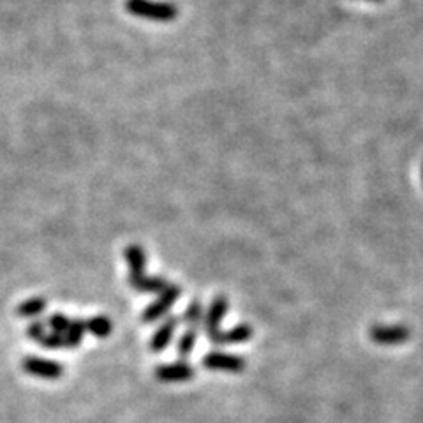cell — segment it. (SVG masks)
I'll use <instances>...</instances> for the list:
<instances>
[{
    "mask_svg": "<svg viewBox=\"0 0 423 423\" xmlns=\"http://www.w3.org/2000/svg\"><path fill=\"white\" fill-rule=\"evenodd\" d=\"M228 309H229V302L228 298H224V296H217V298L212 302L210 309H208V312L203 316L204 331H207L208 338H210L214 333H217L219 324H221V321L224 319V316L228 314Z\"/></svg>",
    "mask_w": 423,
    "mask_h": 423,
    "instance_id": "obj_7",
    "label": "cell"
},
{
    "mask_svg": "<svg viewBox=\"0 0 423 423\" xmlns=\"http://www.w3.org/2000/svg\"><path fill=\"white\" fill-rule=\"evenodd\" d=\"M178 298H180V288L178 286L169 284L168 288L159 295V298L145 309L141 319H143L145 323H155V321L161 319V317H164L166 314H168V310L175 305Z\"/></svg>",
    "mask_w": 423,
    "mask_h": 423,
    "instance_id": "obj_2",
    "label": "cell"
},
{
    "mask_svg": "<svg viewBox=\"0 0 423 423\" xmlns=\"http://www.w3.org/2000/svg\"><path fill=\"white\" fill-rule=\"evenodd\" d=\"M203 307H201L200 302H194L190 303L189 307H187V310L183 312L182 319L185 321L187 324H190V326H196V324L201 323V319H203Z\"/></svg>",
    "mask_w": 423,
    "mask_h": 423,
    "instance_id": "obj_16",
    "label": "cell"
},
{
    "mask_svg": "<svg viewBox=\"0 0 423 423\" xmlns=\"http://www.w3.org/2000/svg\"><path fill=\"white\" fill-rule=\"evenodd\" d=\"M374 2H379V0H374Z\"/></svg>",
    "mask_w": 423,
    "mask_h": 423,
    "instance_id": "obj_20",
    "label": "cell"
},
{
    "mask_svg": "<svg viewBox=\"0 0 423 423\" xmlns=\"http://www.w3.org/2000/svg\"><path fill=\"white\" fill-rule=\"evenodd\" d=\"M370 337L376 344L381 345H395L402 344L407 341L409 330L402 324H391V326H384V324H376L370 330Z\"/></svg>",
    "mask_w": 423,
    "mask_h": 423,
    "instance_id": "obj_4",
    "label": "cell"
},
{
    "mask_svg": "<svg viewBox=\"0 0 423 423\" xmlns=\"http://www.w3.org/2000/svg\"><path fill=\"white\" fill-rule=\"evenodd\" d=\"M194 376V369L187 362H175L168 365H159L155 369V377L162 383H180L189 381Z\"/></svg>",
    "mask_w": 423,
    "mask_h": 423,
    "instance_id": "obj_6",
    "label": "cell"
},
{
    "mask_svg": "<svg viewBox=\"0 0 423 423\" xmlns=\"http://www.w3.org/2000/svg\"><path fill=\"white\" fill-rule=\"evenodd\" d=\"M27 335L35 342H41V338L46 335V324L42 321H34L32 324H28Z\"/></svg>",
    "mask_w": 423,
    "mask_h": 423,
    "instance_id": "obj_19",
    "label": "cell"
},
{
    "mask_svg": "<svg viewBox=\"0 0 423 423\" xmlns=\"http://www.w3.org/2000/svg\"><path fill=\"white\" fill-rule=\"evenodd\" d=\"M196 338H197V333L192 330V328H190V330H187L185 333H183L182 337H180L178 345H176V349H178L180 358H187V356H189L190 352H192L194 345H196Z\"/></svg>",
    "mask_w": 423,
    "mask_h": 423,
    "instance_id": "obj_15",
    "label": "cell"
},
{
    "mask_svg": "<svg viewBox=\"0 0 423 423\" xmlns=\"http://www.w3.org/2000/svg\"><path fill=\"white\" fill-rule=\"evenodd\" d=\"M111 328H113L111 321H109L106 316H94L88 321H85V330L90 331L92 335H95V337L99 338L108 337V335L111 333Z\"/></svg>",
    "mask_w": 423,
    "mask_h": 423,
    "instance_id": "obj_12",
    "label": "cell"
},
{
    "mask_svg": "<svg viewBox=\"0 0 423 423\" xmlns=\"http://www.w3.org/2000/svg\"><path fill=\"white\" fill-rule=\"evenodd\" d=\"M69 323H70V321L67 319L63 314H53V316L48 319V326L51 328L53 333H59V335L66 333Z\"/></svg>",
    "mask_w": 423,
    "mask_h": 423,
    "instance_id": "obj_17",
    "label": "cell"
},
{
    "mask_svg": "<svg viewBox=\"0 0 423 423\" xmlns=\"http://www.w3.org/2000/svg\"><path fill=\"white\" fill-rule=\"evenodd\" d=\"M83 333H85V321H80V319L70 321L66 333H63L66 348H78V345L81 344V341H83Z\"/></svg>",
    "mask_w": 423,
    "mask_h": 423,
    "instance_id": "obj_13",
    "label": "cell"
},
{
    "mask_svg": "<svg viewBox=\"0 0 423 423\" xmlns=\"http://www.w3.org/2000/svg\"><path fill=\"white\" fill-rule=\"evenodd\" d=\"M252 337V328L249 324L242 323L236 324L235 328L228 331H221L219 330L217 333L212 335L208 341L214 342V344H242V342H247L249 338Z\"/></svg>",
    "mask_w": 423,
    "mask_h": 423,
    "instance_id": "obj_8",
    "label": "cell"
},
{
    "mask_svg": "<svg viewBox=\"0 0 423 423\" xmlns=\"http://www.w3.org/2000/svg\"><path fill=\"white\" fill-rule=\"evenodd\" d=\"M176 326H178V319H176V317H169L168 321H164V323L155 330L154 337H152V342H150V348L154 349V351H162L164 348H168L173 335H175Z\"/></svg>",
    "mask_w": 423,
    "mask_h": 423,
    "instance_id": "obj_10",
    "label": "cell"
},
{
    "mask_svg": "<svg viewBox=\"0 0 423 423\" xmlns=\"http://www.w3.org/2000/svg\"><path fill=\"white\" fill-rule=\"evenodd\" d=\"M204 369L221 370V372H242L245 369V360L231 352L212 351L203 358Z\"/></svg>",
    "mask_w": 423,
    "mask_h": 423,
    "instance_id": "obj_3",
    "label": "cell"
},
{
    "mask_svg": "<svg viewBox=\"0 0 423 423\" xmlns=\"http://www.w3.org/2000/svg\"><path fill=\"white\" fill-rule=\"evenodd\" d=\"M23 370L32 374V376L44 377V379H56V377H60L63 374L62 363L44 358H25Z\"/></svg>",
    "mask_w": 423,
    "mask_h": 423,
    "instance_id": "obj_5",
    "label": "cell"
},
{
    "mask_svg": "<svg viewBox=\"0 0 423 423\" xmlns=\"http://www.w3.org/2000/svg\"><path fill=\"white\" fill-rule=\"evenodd\" d=\"M46 309V300L44 298H30V300H25L23 303H20V307H18V314H20L21 317H37L39 314L44 312Z\"/></svg>",
    "mask_w": 423,
    "mask_h": 423,
    "instance_id": "obj_14",
    "label": "cell"
},
{
    "mask_svg": "<svg viewBox=\"0 0 423 423\" xmlns=\"http://www.w3.org/2000/svg\"><path fill=\"white\" fill-rule=\"evenodd\" d=\"M39 344H42L44 348L48 349H59V348H66V342H63V335L59 333H46L44 337L41 338V342Z\"/></svg>",
    "mask_w": 423,
    "mask_h": 423,
    "instance_id": "obj_18",
    "label": "cell"
},
{
    "mask_svg": "<svg viewBox=\"0 0 423 423\" xmlns=\"http://www.w3.org/2000/svg\"><path fill=\"white\" fill-rule=\"evenodd\" d=\"M123 256H125L127 264H129L130 268L129 282L147 275L145 274V268H147V254H145L143 247L129 245L125 250H123Z\"/></svg>",
    "mask_w": 423,
    "mask_h": 423,
    "instance_id": "obj_9",
    "label": "cell"
},
{
    "mask_svg": "<svg viewBox=\"0 0 423 423\" xmlns=\"http://www.w3.org/2000/svg\"><path fill=\"white\" fill-rule=\"evenodd\" d=\"M125 9L133 16L152 21H173L178 16V9L171 2H155V0H125Z\"/></svg>",
    "mask_w": 423,
    "mask_h": 423,
    "instance_id": "obj_1",
    "label": "cell"
},
{
    "mask_svg": "<svg viewBox=\"0 0 423 423\" xmlns=\"http://www.w3.org/2000/svg\"><path fill=\"white\" fill-rule=\"evenodd\" d=\"M136 291L141 293H155V295H161L166 288L169 286V282L162 277H148V275H143V277L136 278V281L129 282Z\"/></svg>",
    "mask_w": 423,
    "mask_h": 423,
    "instance_id": "obj_11",
    "label": "cell"
}]
</instances>
